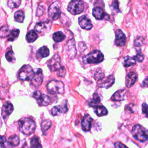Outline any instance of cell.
Listing matches in <instances>:
<instances>
[{"label": "cell", "instance_id": "cell-40", "mask_svg": "<svg viewBox=\"0 0 148 148\" xmlns=\"http://www.w3.org/2000/svg\"><path fill=\"white\" fill-rule=\"evenodd\" d=\"M143 39L141 37L138 38L135 40L134 45L135 46H140L143 45Z\"/></svg>", "mask_w": 148, "mask_h": 148}, {"label": "cell", "instance_id": "cell-39", "mask_svg": "<svg viewBox=\"0 0 148 148\" xmlns=\"http://www.w3.org/2000/svg\"><path fill=\"white\" fill-rule=\"evenodd\" d=\"M142 113L146 116L148 117V105L146 103H143L142 106Z\"/></svg>", "mask_w": 148, "mask_h": 148}, {"label": "cell", "instance_id": "cell-24", "mask_svg": "<svg viewBox=\"0 0 148 148\" xmlns=\"http://www.w3.org/2000/svg\"><path fill=\"white\" fill-rule=\"evenodd\" d=\"M38 38V35L34 30H30L26 35V39L28 43H32Z\"/></svg>", "mask_w": 148, "mask_h": 148}, {"label": "cell", "instance_id": "cell-31", "mask_svg": "<svg viewBox=\"0 0 148 148\" xmlns=\"http://www.w3.org/2000/svg\"><path fill=\"white\" fill-rule=\"evenodd\" d=\"M51 122L49 120H43L41 123V130L44 133L46 132L51 127Z\"/></svg>", "mask_w": 148, "mask_h": 148}, {"label": "cell", "instance_id": "cell-27", "mask_svg": "<svg viewBox=\"0 0 148 148\" xmlns=\"http://www.w3.org/2000/svg\"><path fill=\"white\" fill-rule=\"evenodd\" d=\"M20 31L19 29H12L10 31V32L8 36V41H13L16 39L19 35Z\"/></svg>", "mask_w": 148, "mask_h": 148}, {"label": "cell", "instance_id": "cell-38", "mask_svg": "<svg viewBox=\"0 0 148 148\" xmlns=\"http://www.w3.org/2000/svg\"><path fill=\"white\" fill-rule=\"evenodd\" d=\"M66 74V71L64 66H61L57 72V76L59 77H63Z\"/></svg>", "mask_w": 148, "mask_h": 148}, {"label": "cell", "instance_id": "cell-26", "mask_svg": "<svg viewBox=\"0 0 148 148\" xmlns=\"http://www.w3.org/2000/svg\"><path fill=\"white\" fill-rule=\"evenodd\" d=\"M8 142L12 146H16L19 144L20 142L19 137L16 135H13L8 138Z\"/></svg>", "mask_w": 148, "mask_h": 148}, {"label": "cell", "instance_id": "cell-2", "mask_svg": "<svg viewBox=\"0 0 148 148\" xmlns=\"http://www.w3.org/2000/svg\"><path fill=\"white\" fill-rule=\"evenodd\" d=\"M131 132L133 137L140 142H145L148 140V130L140 125H135Z\"/></svg>", "mask_w": 148, "mask_h": 148}, {"label": "cell", "instance_id": "cell-32", "mask_svg": "<svg viewBox=\"0 0 148 148\" xmlns=\"http://www.w3.org/2000/svg\"><path fill=\"white\" fill-rule=\"evenodd\" d=\"M21 0H8V6L11 8H16L21 4Z\"/></svg>", "mask_w": 148, "mask_h": 148}, {"label": "cell", "instance_id": "cell-22", "mask_svg": "<svg viewBox=\"0 0 148 148\" xmlns=\"http://www.w3.org/2000/svg\"><path fill=\"white\" fill-rule=\"evenodd\" d=\"M136 64V61L134 57L127 56L124 58L123 61V65L124 67H129L134 65Z\"/></svg>", "mask_w": 148, "mask_h": 148}, {"label": "cell", "instance_id": "cell-4", "mask_svg": "<svg viewBox=\"0 0 148 148\" xmlns=\"http://www.w3.org/2000/svg\"><path fill=\"white\" fill-rule=\"evenodd\" d=\"M83 9L84 3L82 0H71L67 8L68 12L73 15L80 14Z\"/></svg>", "mask_w": 148, "mask_h": 148}, {"label": "cell", "instance_id": "cell-17", "mask_svg": "<svg viewBox=\"0 0 148 148\" xmlns=\"http://www.w3.org/2000/svg\"><path fill=\"white\" fill-rule=\"evenodd\" d=\"M137 79V75L134 72H129L125 77V85L128 88L131 87L135 83Z\"/></svg>", "mask_w": 148, "mask_h": 148}, {"label": "cell", "instance_id": "cell-20", "mask_svg": "<svg viewBox=\"0 0 148 148\" xmlns=\"http://www.w3.org/2000/svg\"><path fill=\"white\" fill-rule=\"evenodd\" d=\"M92 15L97 20H102L105 18V14L101 8L95 7L92 9Z\"/></svg>", "mask_w": 148, "mask_h": 148}, {"label": "cell", "instance_id": "cell-42", "mask_svg": "<svg viewBox=\"0 0 148 148\" xmlns=\"http://www.w3.org/2000/svg\"><path fill=\"white\" fill-rule=\"evenodd\" d=\"M5 142H6V138L4 136H2L1 138V146H0V148H6L5 146Z\"/></svg>", "mask_w": 148, "mask_h": 148}, {"label": "cell", "instance_id": "cell-5", "mask_svg": "<svg viewBox=\"0 0 148 148\" xmlns=\"http://www.w3.org/2000/svg\"><path fill=\"white\" fill-rule=\"evenodd\" d=\"M34 72L32 67L29 65H24L22 66L18 71V77L21 80H31L32 78Z\"/></svg>", "mask_w": 148, "mask_h": 148}, {"label": "cell", "instance_id": "cell-11", "mask_svg": "<svg viewBox=\"0 0 148 148\" xmlns=\"http://www.w3.org/2000/svg\"><path fill=\"white\" fill-rule=\"evenodd\" d=\"M114 83V77L113 75H109L106 77H103L97 82V85L99 87L108 88Z\"/></svg>", "mask_w": 148, "mask_h": 148}, {"label": "cell", "instance_id": "cell-34", "mask_svg": "<svg viewBox=\"0 0 148 148\" xmlns=\"http://www.w3.org/2000/svg\"><path fill=\"white\" fill-rule=\"evenodd\" d=\"M110 9L112 11V12H118L119 11V2L117 0H114L113 1L111 6Z\"/></svg>", "mask_w": 148, "mask_h": 148}, {"label": "cell", "instance_id": "cell-3", "mask_svg": "<svg viewBox=\"0 0 148 148\" xmlns=\"http://www.w3.org/2000/svg\"><path fill=\"white\" fill-rule=\"evenodd\" d=\"M47 91L52 94H62L64 92V85L61 81L52 80L47 84Z\"/></svg>", "mask_w": 148, "mask_h": 148}, {"label": "cell", "instance_id": "cell-30", "mask_svg": "<svg viewBox=\"0 0 148 148\" xmlns=\"http://www.w3.org/2000/svg\"><path fill=\"white\" fill-rule=\"evenodd\" d=\"M38 54H39L42 58L46 57L49 55V50L47 47L43 46L38 50Z\"/></svg>", "mask_w": 148, "mask_h": 148}, {"label": "cell", "instance_id": "cell-1", "mask_svg": "<svg viewBox=\"0 0 148 148\" xmlns=\"http://www.w3.org/2000/svg\"><path fill=\"white\" fill-rule=\"evenodd\" d=\"M19 130L25 135L33 134L36 128V123L31 119L24 117L21 119L18 123Z\"/></svg>", "mask_w": 148, "mask_h": 148}, {"label": "cell", "instance_id": "cell-16", "mask_svg": "<svg viewBox=\"0 0 148 148\" xmlns=\"http://www.w3.org/2000/svg\"><path fill=\"white\" fill-rule=\"evenodd\" d=\"M92 121H93V119L90 115L88 114L85 115L81 122V127L82 130L84 131H90L91 127Z\"/></svg>", "mask_w": 148, "mask_h": 148}, {"label": "cell", "instance_id": "cell-36", "mask_svg": "<svg viewBox=\"0 0 148 148\" xmlns=\"http://www.w3.org/2000/svg\"><path fill=\"white\" fill-rule=\"evenodd\" d=\"M134 58L135 60V61H136L139 62H141L142 61H143V60L144 59V56L142 53L139 52Z\"/></svg>", "mask_w": 148, "mask_h": 148}, {"label": "cell", "instance_id": "cell-7", "mask_svg": "<svg viewBox=\"0 0 148 148\" xmlns=\"http://www.w3.org/2000/svg\"><path fill=\"white\" fill-rule=\"evenodd\" d=\"M103 55L99 50H94L86 57V61L89 64H98L103 60Z\"/></svg>", "mask_w": 148, "mask_h": 148}, {"label": "cell", "instance_id": "cell-9", "mask_svg": "<svg viewBox=\"0 0 148 148\" xmlns=\"http://www.w3.org/2000/svg\"><path fill=\"white\" fill-rule=\"evenodd\" d=\"M47 66L49 69L54 72L56 71H58L61 67V58L58 54L54 55L51 58H50L47 62Z\"/></svg>", "mask_w": 148, "mask_h": 148}, {"label": "cell", "instance_id": "cell-21", "mask_svg": "<svg viewBox=\"0 0 148 148\" xmlns=\"http://www.w3.org/2000/svg\"><path fill=\"white\" fill-rule=\"evenodd\" d=\"M67 51L68 54H69V56L70 57H75L76 53V50L75 44V41L73 40H71L69 43L68 44V47H67Z\"/></svg>", "mask_w": 148, "mask_h": 148}, {"label": "cell", "instance_id": "cell-18", "mask_svg": "<svg viewBox=\"0 0 148 148\" xmlns=\"http://www.w3.org/2000/svg\"><path fill=\"white\" fill-rule=\"evenodd\" d=\"M126 91L125 89L119 90L115 92L111 97V99L114 101H121L125 99Z\"/></svg>", "mask_w": 148, "mask_h": 148}, {"label": "cell", "instance_id": "cell-33", "mask_svg": "<svg viewBox=\"0 0 148 148\" xmlns=\"http://www.w3.org/2000/svg\"><path fill=\"white\" fill-rule=\"evenodd\" d=\"M100 102V98L97 93L94 94L92 99L89 102V105L91 106H94L97 105Z\"/></svg>", "mask_w": 148, "mask_h": 148}, {"label": "cell", "instance_id": "cell-37", "mask_svg": "<svg viewBox=\"0 0 148 148\" xmlns=\"http://www.w3.org/2000/svg\"><path fill=\"white\" fill-rule=\"evenodd\" d=\"M104 77V74L102 71H98L94 75V79L97 80H99Z\"/></svg>", "mask_w": 148, "mask_h": 148}, {"label": "cell", "instance_id": "cell-13", "mask_svg": "<svg viewBox=\"0 0 148 148\" xmlns=\"http://www.w3.org/2000/svg\"><path fill=\"white\" fill-rule=\"evenodd\" d=\"M79 24L81 28L89 30L92 28V24L90 18H88L86 16H82L78 18Z\"/></svg>", "mask_w": 148, "mask_h": 148}, {"label": "cell", "instance_id": "cell-23", "mask_svg": "<svg viewBox=\"0 0 148 148\" xmlns=\"http://www.w3.org/2000/svg\"><path fill=\"white\" fill-rule=\"evenodd\" d=\"M94 112L98 116H102L108 114V110L103 106H97L95 108Z\"/></svg>", "mask_w": 148, "mask_h": 148}, {"label": "cell", "instance_id": "cell-8", "mask_svg": "<svg viewBox=\"0 0 148 148\" xmlns=\"http://www.w3.org/2000/svg\"><path fill=\"white\" fill-rule=\"evenodd\" d=\"M33 98H34L38 105L40 106H46L50 104V97L45 94H42L39 90L35 91L32 94Z\"/></svg>", "mask_w": 148, "mask_h": 148}, {"label": "cell", "instance_id": "cell-12", "mask_svg": "<svg viewBox=\"0 0 148 148\" xmlns=\"http://www.w3.org/2000/svg\"><path fill=\"white\" fill-rule=\"evenodd\" d=\"M51 25V23L49 20L39 22L36 24L35 26V29L38 32L45 33L50 29Z\"/></svg>", "mask_w": 148, "mask_h": 148}, {"label": "cell", "instance_id": "cell-6", "mask_svg": "<svg viewBox=\"0 0 148 148\" xmlns=\"http://www.w3.org/2000/svg\"><path fill=\"white\" fill-rule=\"evenodd\" d=\"M48 15L53 20H57L61 15V3L58 1L52 3L48 9Z\"/></svg>", "mask_w": 148, "mask_h": 148}, {"label": "cell", "instance_id": "cell-10", "mask_svg": "<svg viewBox=\"0 0 148 148\" xmlns=\"http://www.w3.org/2000/svg\"><path fill=\"white\" fill-rule=\"evenodd\" d=\"M34 75L31 79V84L35 87H39L43 82V72L42 70L40 68L36 69V71L34 72Z\"/></svg>", "mask_w": 148, "mask_h": 148}, {"label": "cell", "instance_id": "cell-28", "mask_svg": "<svg viewBox=\"0 0 148 148\" xmlns=\"http://www.w3.org/2000/svg\"><path fill=\"white\" fill-rule=\"evenodd\" d=\"M14 20L17 22L23 23L24 20V13L22 10H17L15 12L14 15Z\"/></svg>", "mask_w": 148, "mask_h": 148}, {"label": "cell", "instance_id": "cell-35", "mask_svg": "<svg viewBox=\"0 0 148 148\" xmlns=\"http://www.w3.org/2000/svg\"><path fill=\"white\" fill-rule=\"evenodd\" d=\"M5 57H6V58L7 61H9V62H12L13 61V60L14 59V53H13V52L12 50L8 51L6 53Z\"/></svg>", "mask_w": 148, "mask_h": 148}, {"label": "cell", "instance_id": "cell-14", "mask_svg": "<svg viewBox=\"0 0 148 148\" xmlns=\"http://www.w3.org/2000/svg\"><path fill=\"white\" fill-rule=\"evenodd\" d=\"M126 42V37L121 29H117L115 32V43L118 46H123Z\"/></svg>", "mask_w": 148, "mask_h": 148}, {"label": "cell", "instance_id": "cell-19", "mask_svg": "<svg viewBox=\"0 0 148 148\" xmlns=\"http://www.w3.org/2000/svg\"><path fill=\"white\" fill-rule=\"evenodd\" d=\"M68 110V107L66 105V103L65 102L63 104L60 105L54 106L51 110V113L53 116L57 115L58 113H65Z\"/></svg>", "mask_w": 148, "mask_h": 148}, {"label": "cell", "instance_id": "cell-43", "mask_svg": "<svg viewBox=\"0 0 148 148\" xmlns=\"http://www.w3.org/2000/svg\"><path fill=\"white\" fill-rule=\"evenodd\" d=\"M142 87H144V88H147L148 87V76L147 77H146L144 80L142 82Z\"/></svg>", "mask_w": 148, "mask_h": 148}, {"label": "cell", "instance_id": "cell-25", "mask_svg": "<svg viewBox=\"0 0 148 148\" xmlns=\"http://www.w3.org/2000/svg\"><path fill=\"white\" fill-rule=\"evenodd\" d=\"M31 148H42L38 136H33L30 140Z\"/></svg>", "mask_w": 148, "mask_h": 148}, {"label": "cell", "instance_id": "cell-15", "mask_svg": "<svg viewBox=\"0 0 148 148\" xmlns=\"http://www.w3.org/2000/svg\"><path fill=\"white\" fill-rule=\"evenodd\" d=\"M13 110V105L8 101L5 102L2 106V112H1V114L3 119H6L12 113Z\"/></svg>", "mask_w": 148, "mask_h": 148}, {"label": "cell", "instance_id": "cell-29", "mask_svg": "<svg viewBox=\"0 0 148 148\" xmlns=\"http://www.w3.org/2000/svg\"><path fill=\"white\" fill-rule=\"evenodd\" d=\"M65 36L63 34L62 32L60 31L56 32L53 34V39L54 41L56 42H60L62 41L64 39H65Z\"/></svg>", "mask_w": 148, "mask_h": 148}, {"label": "cell", "instance_id": "cell-41", "mask_svg": "<svg viewBox=\"0 0 148 148\" xmlns=\"http://www.w3.org/2000/svg\"><path fill=\"white\" fill-rule=\"evenodd\" d=\"M114 145L115 148H128L125 145H124L120 142H116V143H114Z\"/></svg>", "mask_w": 148, "mask_h": 148}, {"label": "cell", "instance_id": "cell-44", "mask_svg": "<svg viewBox=\"0 0 148 148\" xmlns=\"http://www.w3.org/2000/svg\"><path fill=\"white\" fill-rule=\"evenodd\" d=\"M21 148H28V146H27V145H25L24 146H23Z\"/></svg>", "mask_w": 148, "mask_h": 148}]
</instances>
